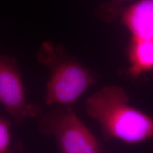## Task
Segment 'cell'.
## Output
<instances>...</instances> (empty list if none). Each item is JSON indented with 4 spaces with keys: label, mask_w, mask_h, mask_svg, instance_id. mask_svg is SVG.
Wrapping results in <instances>:
<instances>
[{
    "label": "cell",
    "mask_w": 153,
    "mask_h": 153,
    "mask_svg": "<svg viewBox=\"0 0 153 153\" xmlns=\"http://www.w3.org/2000/svg\"><path fill=\"white\" fill-rule=\"evenodd\" d=\"M122 87L106 86L86 101L88 115L100 124L107 139L137 144L153 137V118L130 106Z\"/></svg>",
    "instance_id": "1"
},
{
    "label": "cell",
    "mask_w": 153,
    "mask_h": 153,
    "mask_svg": "<svg viewBox=\"0 0 153 153\" xmlns=\"http://www.w3.org/2000/svg\"><path fill=\"white\" fill-rule=\"evenodd\" d=\"M41 57L53 63V70L48 82L47 104L70 106L94 82L90 70L69 57L65 56L49 43L44 45Z\"/></svg>",
    "instance_id": "2"
},
{
    "label": "cell",
    "mask_w": 153,
    "mask_h": 153,
    "mask_svg": "<svg viewBox=\"0 0 153 153\" xmlns=\"http://www.w3.org/2000/svg\"><path fill=\"white\" fill-rule=\"evenodd\" d=\"M43 131L53 134L61 153H101V145L70 106L46 115Z\"/></svg>",
    "instance_id": "3"
},
{
    "label": "cell",
    "mask_w": 153,
    "mask_h": 153,
    "mask_svg": "<svg viewBox=\"0 0 153 153\" xmlns=\"http://www.w3.org/2000/svg\"><path fill=\"white\" fill-rule=\"evenodd\" d=\"M0 103L17 123L33 114L27 104L20 72L14 59L0 54Z\"/></svg>",
    "instance_id": "4"
},
{
    "label": "cell",
    "mask_w": 153,
    "mask_h": 153,
    "mask_svg": "<svg viewBox=\"0 0 153 153\" xmlns=\"http://www.w3.org/2000/svg\"><path fill=\"white\" fill-rule=\"evenodd\" d=\"M133 39L153 38V0H141L121 12Z\"/></svg>",
    "instance_id": "5"
},
{
    "label": "cell",
    "mask_w": 153,
    "mask_h": 153,
    "mask_svg": "<svg viewBox=\"0 0 153 153\" xmlns=\"http://www.w3.org/2000/svg\"><path fill=\"white\" fill-rule=\"evenodd\" d=\"M131 62L128 72L137 77L141 73L153 70V38L133 39L129 50Z\"/></svg>",
    "instance_id": "6"
},
{
    "label": "cell",
    "mask_w": 153,
    "mask_h": 153,
    "mask_svg": "<svg viewBox=\"0 0 153 153\" xmlns=\"http://www.w3.org/2000/svg\"><path fill=\"white\" fill-rule=\"evenodd\" d=\"M11 123L9 120L0 117V153H7L11 143Z\"/></svg>",
    "instance_id": "7"
},
{
    "label": "cell",
    "mask_w": 153,
    "mask_h": 153,
    "mask_svg": "<svg viewBox=\"0 0 153 153\" xmlns=\"http://www.w3.org/2000/svg\"><path fill=\"white\" fill-rule=\"evenodd\" d=\"M126 1L128 0H113L111 2L104 7V10L101 12L102 16L106 19H111L118 14L119 6Z\"/></svg>",
    "instance_id": "8"
},
{
    "label": "cell",
    "mask_w": 153,
    "mask_h": 153,
    "mask_svg": "<svg viewBox=\"0 0 153 153\" xmlns=\"http://www.w3.org/2000/svg\"><path fill=\"white\" fill-rule=\"evenodd\" d=\"M7 153H11V152H7Z\"/></svg>",
    "instance_id": "9"
}]
</instances>
